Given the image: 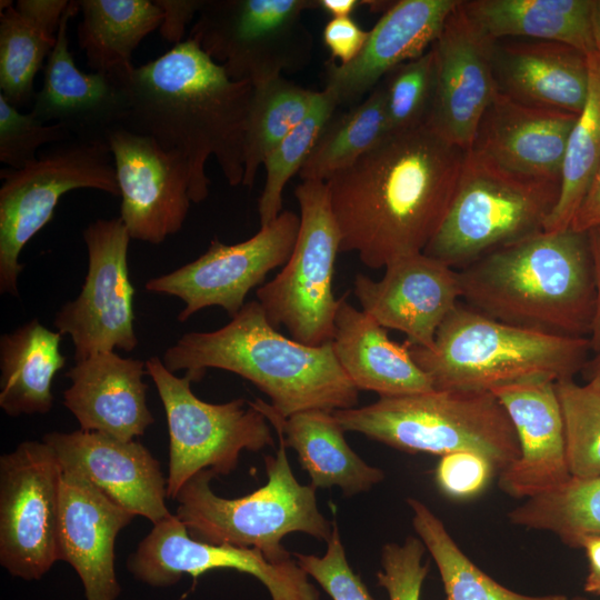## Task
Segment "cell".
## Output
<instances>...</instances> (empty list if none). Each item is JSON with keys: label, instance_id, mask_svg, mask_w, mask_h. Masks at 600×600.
<instances>
[{"label": "cell", "instance_id": "1", "mask_svg": "<svg viewBox=\"0 0 600 600\" xmlns=\"http://www.w3.org/2000/svg\"><path fill=\"white\" fill-rule=\"evenodd\" d=\"M464 150L427 123L391 133L326 181L340 252L368 268L423 252L456 191Z\"/></svg>", "mask_w": 600, "mask_h": 600}, {"label": "cell", "instance_id": "2", "mask_svg": "<svg viewBox=\"0 0 600 600\" xmlns=\"http://www.w3.org/2000/svg\"><path fill=\"white\" fill-rule=\"evenodd\" d=\"M123 84L128 109L121 126L187 159L193 203L209 194L204 167L210 157L230 186L242 184L252 82L230 79L188 38L159 58L134 67Z\"/></svg>", "mask_w": 600, "mask_h": 600}, {"label": "cell", "instance_id": "3", "mask_svg": "<svg viewBox=\"0 0 600 600\" xmlns=\"http://www.w3.org/2000/svg\"><path fill=\"white\" fill-rule=\"evenodd\" d=\"M461 299L496 320L588 337L596 281L587 232L540 231L458 270Z\"/></svg>", "mask_w": 600, "mask_h": 600}, {"label": "cell", "instance_id": "4", "mask_svg": "<svg viewBox=\"0 0 600 600\" xmlns=\"http://www.w3.org/2000/svg\"><path fill=\"white\" fill-rule=\"evenodd\" d=\"M192 382L209 368L233 372L266 393L282 417L354 408L359 390L339 364L332 343L307 346L272 327L259 301L246 302L223 327L187 332L161 358Z\"/></svg>", "mask_w": 600, "mask_h": 600}, {"label": "cell", "instance_id": "5", "mask_svg": "<svg viewBox=\"0 0 600 600\" xmlns=\"http://www.w3.org/2000/svg\"><path fill=\"white\" fill-rule=\"evenodd\" d=\"M409 349L434 389L467 391L574 378L592 352L588 337L513 326L460 301L441 323L432 349Z\"/></svg>", "mask_w": 600, "mask_h": 600}, {"label": "cell", "instance_id": "6", "mask_svg": "<svg viewBox=\"0 0 600 600\" xmlns=\"http://www.w3.org/2000/svg\"><path fill=\"white\" fill-rule=\"evenodd\" d=\"M354 431L408 453L444 456L472 451L500 473L520 454L514 428L491 391L438 390L380 397L376 402L333 412Z\"/></svg>", "mask_w": 600, "mask_h": 600}, {"label": "cell", "instance_id": "7", "mask_svg": "<svg viewBox=\"0 0 600 600\" xmlns=\"http://www.w3.org/2000/svg\"><path fill=\"white\" fill-rule=\"evenodd\" d=\"M271 426L279 439V448L276 457H264L268 476L264 486L250 494L227 499L211 489L210 482L216 474L202 470L179 491L176 516L196 540L254 548L271 562L280 563L293 558L282 546L284 536L303 532L328 541L333 522L319 510L316 489L296 479L281 429L276 423Z\"/></svg>", "mask_w": 600, "mask_h": 600}, {"label": "cell", "instance_id": "8", "mask_svg": "<svg viewBox=\"0 0 600 600\" xmlns=\"http://www.w3.org/2000/svg\"><path fill=\"white\" fill-rule=\"evenodd\" d=\"M560 182L520 176L468 150L448 211L423 253L460 270L543 231Z\"/></svg>", "mask_w": 600, "mask_h": 600}, {"label": "cell", "instance_id": "9", "mask_svg": "<svg viewBox=\"0 0 600 600\" xmlns=\"http://www.w3.org/2000/svg\"><path fill=\"white\" fill-rule=\"evenodd\" d=\"M0 292L18 297L24 246L53 217L60 198L76 189L120 197L107 139L73 138L56 143L22 169L0 171Z\"/></svg>", "mask_w": 600, "mask_h": 600}, {"label": "cell", "instance_id": "10", "mask_svg": "<svg viewBox=\"0 0 600 600\" xmlns=\"http://www.w3.org/2000/svg\"><path fill=\"white\" fill-rule=\"evenodd\" d=\"M294 196L300 227L293 250L283 269L256 296L273 328L283 326L291 339L321 346L332 340L340 303L332 281L341 234L324 181L302 180Z\"/></svg>", "mask_w": 600, "mask_h": 600}, {"label": "cell", "instance_id": "11", "mask_svg": "<svg viewBox=\"0 0 600 600\" xmlns=\"http://www.w3.org/2000/svg\"><path fill=\"white\" fill-rule=\"evenodd\" d=\"M167 417L169 472L167 494L177 498L196 473L210 470L216 476L236 470L243 450L258 452L274 443L268 419L243 398L209 403L191 390L192 380L169 371L161 358L146 361Z\"/></svg>", "mask_w": 600, "mask_h": 600}, {"label": "cell", "instance_id": "12", "mask_svg": "<svg viewBox=\"0 0 600 600\" xmlns=\"http://www.w3.org/2000/svg\"><path fill=\"white\" fill-rule=\"evenodd\" d=\"M319 0H206L189 38L230 79L253 83L297 72L312 57L303 12Z\"/></svg>", "mask_w": 600, "mask_h": 600}, {"label": "cell", "instance_id": "13", "mask_svg": "<svg viewBox=\"0 0 600 600\" xmlns=\"http://www.w3.org/2000/svg\"><path fill=\"white\" fill-rule=\"evenodd\" d=\"M61 476L44 441H23L0 458V563L12 577L39 580L58 561Z\"/></svg>", "mask_w": 600, "mask_h": 600}, {"label": "cell", "instance_id": "14", "mask_svg": "<svg viewBox=\"0 0 600 600\" xmlns=\"http://www.w3.org/2000/svg\"><path fill=\"white\" fill-rule=\"evenodd\" d=\"M130 236L120 218L98 219L83 230L88 272L78 297L56 313L53 326L68 334L74 361L138 344L133 293L128 270Z\"/></svg>", "mask_w": 600, "mask_h": 600}, {"label": "cell", "instance_id": "15", "mask_svg": "<svg viewBox=\"0 0 600 600\" xmlns=\"http://www.w3.org/2000/svg\"><path fill=\"white\" fill-rule=\"evenodd\" d=\"M299 227L300 216L284 210L246 241L226 244L212 239L199 258L149 279L144 288L148 292L173 296L183 301L184 308L178 314L181 322L214 306L232 318L246 304L249 291L262 283L271 270L287 263Z\"/></svg>", "mask_w": 600, "mask_h": 600}, {"label": "cell", "instance_id": "16", "mask_svg": "<svg viewBox=\"0 0 600 600\" xmlns=\"http://www.w3.org/2000/svg\"><path fill=\"white\" fill-rule=\"evenodd\" d=\"M127 569L134 579L156 588L173 586L182 574L232 569L257 578L272 600H320L296 558L276 563L254 548L196 540L176 514L153 524L128 557Z\"/></svg>", "mask_w": 600, "mask_h": 600}, {"label": "cell", "instance_id": "17", "mask_svg": "<svg viewBox=\"0 0 600 600\" xmlns=\"http://www.w3.org/2000/svg\"><path fill=\"white\" fill-rule=\"evenodd\" d=\"M131 239L159 244L183 226L191 201L187 159L153 138L117 126L107 132Z\"/></svg>", "mask_w": 600, "mask_h": 600}, {"label": "cell", "instance_id": "18", "mask_svg": "<svg viewBox=\"0 0 600 600\" xmlns=\"http://www.w3.org/2000/svg\"><path fill=\"white\" fill-rule=\"evenodd\" d=\"M494 41L472 21L460 1L432 44L436 88L427 124L464 151L499 93L492 60Z\"/></svg>", "mask_w": 600, "mask_h": 600}, {"label": "cell", "instance_id": "19", "mask_svg": "<svg viewBox=\"0 0 600 600\" xmlns=\"http://www.w3.org/2000/svg\"><path fill=\"white\" fill-rule=\"evenodd\" d=\"M380 280L358 273L353 293L361 310L406 342L432 349L437 332L461 299L458 270L423 252L399 258Z\"/></svg>", "mask_w": 600, "mask_h": 600}, {"label": "cell", "instance_id": "20", "mask_svg": "<svg viewBox=\"0 0 600 600\" xmlns=\"http://www.w3.org/2000/svg\"><path fill=\"white\" fill-rule=\"evenodd\" d=\"M62 470L73 471L117 504L153 524L172 513L166 506L167 479L160 463L139 441L87 430L43 436Z\"/></svg>", "mask_w": 600, "mask_h": 600}, {"label": "cell", "instance_id": "21", "mask_svg": "<svg viewBox=\"0 0 600 600\" xmlns=\"http://www.w3.org/2000/svg\"><path fill=\"white\" fill-rule=\"evenodd\" d=\"M491 392L507 411L520 449L519 458L499 473V488L526 500L567 482L571 476L554 381L528 380Z\"/></svg>", "mask_w": 600, "mask_h": 600}, {"label": "cell", "instance_id": "22", "mask_svg": "<svg viewBox=\"0 0 600 600\" xmlns=\"http://www.w3.org/2000/svg\"><path fill=\"white\" fill-rule=\"evenodd\" d=\"M136 516L83 476L62 470L57 529L58 561L78 573L86 600H117L114 543Z\"/></svg>", "mask_w": 600, "mask_h": 600}, {"label": "cell", "instance_id": "23", "mask_svg": "<svg viewBox=\"0 0 600 600\" xmlns=\"http://www.w3.org/2000/svg\"><path fill=\"white\" fill-rule=\"evenodd\" d=\"M459 0H400L389 6L358 57L327 67V92L336 104L359 101L398 66L427 52Z\"/></svg>", "mask_w": 600, "mask_h": 600}, {"label": "cell", "instance_id": "24", "mask_svg": "<svg viewBox=\"0 0 600 600\" xmlns=\"http://www.w3.org/2000/svg\"><path fill=\"white\" fill-rule=\"evenodd\" d=\"M79 11V1H69L30 112L43 123L62 124L73 138L107 139V132L126 119L127 93L123 81L77 68L69 50L68 23Z\"/></svg>", "mask_w": 600, "mask_h": 600}, {"label": "cell", "instance_id": "25", "mask_svg": "<svg viewBox=\"0 0 600 600\" xmlns=\"http://www.w3.org/2000/svg\"><path fill=\"white\" fill-rule=\"evenodd\" d=\"M577 117L523 104L499 92L481 118L469 150L510 172L560 182Z\"/></svg>", "mask_w": 600, "mask_h": 600}, {"label": "cell", "instance_id": "26", "mask_svg": "<svg viewBox=\"0 0 600 600\" xmlns=\"http://www.w3.org/2000/svg\"><path fill=\"white\" fill-rule=\"evenodd\" d=\"M146 361L114 351L91 354L71 367L66 377L63 404L80 429L130 441L154 422L147 404Z\"/></svg>", "mask_w": 600, "mask_h": 600}, {"label": "cell", "instance_id": "27", "mask_svg": "<svg viewBox=\"0 0 600 600\" xmlns=\"http://www.w3.org/2000/svg\"><path fill=\"white\" fill-rule=\"evenodd\" d=\"M493 71L500 93L531 107L579 114L589 89L587 56L552 41L496 40Z\"/></svg>", "mask_w": 600, "mask_h": 600}, {"label": "cell", "instance_id": "28", "mask_svg": "<svg viewBox=\"0 0 600 600\" xmlns=\"http://www.w3.org/2000/svg\"><path fill=\"white\" fill-rule=\"evenodd\" d=\"M336 358L358 390L397 397L433 390L409 344L392 341L372 317L340 298L331 340Z\"/></svg>", "mask_w": 600, "mask_h": 600}, {"label": "cell", "instance_id": "29", "mask_svg": "<svg viewBox=\"0 0 600 600\" xmlns=\"http://www.w3.org/2000/svg\"><path fill=\"white\" fill-rule=\"evenodd\" d=\"M270 423L280 427L287 448H292L311 479V486L339 487L346 497L370 490L381 482V469L364 462L348 444L333 411L307 410L282 418L261 399L251 401Z\"/></svg>", "mask_w": 600, "mask_h": 600}, {"label": "cell", "instance_id": "30", "mask_svg": "<svg viewBox=\"0 0 600 600\" xmlns=\"http://www.w3.org/2000/svg\"><path fill=\"white\" fill-rule=\"evenodd\" d=\"M462 7L493 40L523 38L567 44L588 56L596 51L592 0H470Z\"/></svg>", "mask_w": 600, "mask_h": 600}, {"label": "cell", "instance_id": "31", "mask_svg": "<svg viewBox=\"0 0 600 600\" xmlns=\"http://www.w3.org/2000/svg\"><path fill=\"white\" fill-rule=\"evenodd\" d=\"M61 334L32 319L0 337V408L9 417L44 414L54 376L64 367Z\"/></svg>", "mask_w": 600, "mask_h": 600}, {"label": "cell", "instance_id": "32", "mask_svg": "<svg viewBox=\"0 0 600 600\" xmlns=\"http://www.w3.org/2000/svg\"><path fill=\"white\" fill-rule=\"evenodd\" d=\"M78 42L93 72L123 81L134 69L132 53L160 28L161 8L149 0H80Z\"/></svg>", "mask_w": 600, "mask_h": 600}, {"label": "cell", "instance_id": "33", "mask_svg": "<svg viewBox=\"0 0 600 600\" xmlns=\"http://www.w3.org/2000/svg\"><path fill=\"white\" fill-rule=\"evenodd\" d=\"M389 134L384 89L380 83L347 112L332 116L299 176L302 180L326 182L353 164Z\"/></svg>", "mask_w": 600, "mask_h": 600}, {"label": "cell", "instance_id": "34", "mask_svg": "<svg viewBox=\"0 0 600 600\" xmlns=\"http://www.w3.org/2000/svg\"><path fill=\"white\" fill-rule=\"evenodd\" d=\"M318 94L282 76L253 83L244 131L242 186H253L269 152L309 114Z\"/></svg>", "mask_w": 600, "mask_h": 600}, {"label": "cell", "instance_id": "35", "mask_svg": "<svg viewBox=\"0 0 600 600\" xmlns=\"http://www.w3.org/2000/svg\"><path fill=\"white\" fill-rule=\"evenodd\" d=\"M589 89L583 109L570 132L563 158L558 201L544 224V231L570 228L600 164V59L587 56Z\"/></svg>", "mask_w": 600, "mask_h": 600}, {"label": "cell", "instance_id": "36", "mask_svg": "<svg viewBox=\"0 0 600 600\" xmlns=\"http://www.w3.org/2000/svg\"><path fill=\"white\" fill-rule=\"evenodd\" d=\"M407 502L412 527L437 564L447 600H569L564 594L527 596L503 587L463 553L424 503L414 498Z\"/></svg>", "mask_w": 600, "mask_h": 600}, {"label": "cell", "instance_id": "37", "mask_svg": "<svg viewBox=\"0 0 600 600\" xmlns=\"http://www.w3.org/2000/svg\"><path fill=\"white\" fill-rule=\"evenodd\" d=\"M508 519L514 526L548 531L578 548L583 537L600 534V477H571L551 491L526 499Z\"/></svg>", "mask_w": 600, "mask_h": 600}, {"label": "cell", "instance_id": "38", "mask_svg": "<svg viewBox=\"0 0 600 600\" xmlns=\"http://www.w3.org/2000/svg\"><path fill=\"white\" fill-rule=\"evenodd\" d=\"M56 42L57 33L16 6L0 11V94L10 104L20 108L34 99V78Z\"/></svg>", "mask_w": 600, "mask_h": 600}, {"label": "cell", "instance_id": "39", "mask_svg": "<svg viewBox=\"0 0 600 600\" xmlns=\"http://www.w3.org/2000/svg\"><path fill=\"white\" fill-rule=\"evenodd\" d=\"M337 107L327 92L319 91L309 114L267 156L263 162L266 182L258 199L260 228L270 224L282 212V193L287 182L300 172Z\"/></svg>", "mask_w": 600, "mask_h": 600}, {"label": "cell", "instance_id": "40", "mask_svg": "<svg viewBox=\"0 0 600 600\" xmlns=\"http://www.w3.org/2000/svg\"><path fill=\"white\" fill-rule=\"evenodd\" d=\"M566 438L570 476L600 477V389L573 378L554 382Z\"/></svg>", "mask_w": 600, "mask_h": 600}, {"label": "cell", "instance_id": "41", "mask_svg": "<svg viewBox=\"0 0 600 600\" xmlns=\"http://www.w3.org/2000/svg\"><path fill=\"white\" fill-rule=\"evenodd\" d=\"M382 86L390 134L426 124L436 88L433 48L398 66L386 76Z\"/></svg>", "mask_w": 600, "mask_h": 600}, {"label": "cell", "instance_id": "42", "mask_svg": "<svg viewBox=\"0 0 600 600\" xmlns=\"http://www.w3.org/2000/svg\"><path fill=\"white\" fill-rule=\"evenodd\" d=\"M73 139L60 123H43L32 112L21 113L0 94V161L11 169H22L37 159L47 143Z\"/></svg>", "mask_w": 600, "mask_h": 600}, {"label": "cell", "instance_id": "43", "mask_svg": "<svg viewBox=\"0 0 600 600\" xmlns=\"http://www.w3.org/2000/svg\"><path fill=\"white\" fill-rule=\"evenodd\" d=\"M298 564L332 600H373L366 584L348 563L337 522L322 557L293 553Z\"/></svg>", "mask_w": 600, "mask_h": 600}, {"label": "cell", "instance_id": "44", "mask_svg": "<svg viewBox=\"0 0 600 600\" xmlns=\"http://www.w3.org/2000/svg\"><path fill=\"white\" fill-rule=\"evenodd\" d=\"M426 547L419 538L409 536L402 543H386L381 551L382 570L377 572L378 584L386 589L389 600H420L429 562L422 563Z\"/></svg>", "mask_w": 600, "mask_h": 600}, {"label": "cell", "instance_id": "45", "mask_svg": "<svg viewBox=\"0 0 600 600\" xmlns=\"http://www.w3.org/2000/svg\"><path fill=\"white\" fill-rule=\"evenodd\" d=\"M494 472L486 457L472 451H456L440 458L434 477L446 496L470 499L487 487Z\"/></svg>", "mask_w": 600, "mask_h": 600}, {"label": "cell", "instance_id": "46", "mask_svg": "<svg viewBox=\"0 0 600 600\" xmlns=\"http://www.w3.org/2000/svg\"><path fill=\"white\" fill-rule=\"evenodd\" d=\"M323 42L332 59L340 64L354 60L364 47L369 31L363 30L351 18H331L323 29Z\"/></svg>", "mask_w": 600, "mask_h": 600}, {"label": "cell", "instance_id": "47", "mask_svg": "<svg viewBox=\"0 0 600 600\" xmlns=\"http://www.w3.org/2000/svg\"><path fill=\"white\" fill-rule=\"evenodd\" d=\"M206 0H154L161 8L163 19L159 32L163 40L179 44L187 26L202 9Z\"/></svg>", "mask_w": 600, "mask_h": 600}, {"label": "cell", "instance_id": "48", "mask_svg": "<svg viewBox=\"0 0 600 600\" xmlns=\"http://www.w3.org/2000/svg\"><path fill=\"white\" fill-rule=\"evenodd\" d=\"M68 4L67 0H19L16 8L46 29L57 33Z\"/></svg>", "mask_w": 600, "mask_h": 600}, {"label": "cell", "instance_id": "49", "mask_svg": "<svg viewBox=\"0 0 600 600\" xmlns=\"http://www.w3.org/2000/svg\"><path fill=\"white\" fill-rule=\"evenodd\" d=\"M598 226H600V164L570 228L579 232H587Z\"/></svg>", "mask_w": 600, "mask_h": 600}, {"label": "cell", "instance_id": "50", "mask_svg": "<svg viewBox=\"0 0 600 600\" xmlns=\"http://www.w3.org/2000/svg\"><path fill=\"white\" fill-rule=\"evenodd\" d=\"M596 281V309L589 334L592 353L600 352V226L587 231Z\"/></svg>", "mask_w": 600, "mask_h": 600}, {"label": "cell", "instance_id": "51", "mask_svg": "<svg viewBox=\"0 0 600 600\" xmlns=\"http://www.w3.org/2000/svg\"><path fill=\"white\" fill-rule=\"evenodd\" d=\"M578 548L584 550L589 561V574L586 578L588 581L600 580V534H589L583 537Z\"/></svg>", "mask_w": 600, "mask_h": 600}, {"label": "cell", "instance_id": "52", "mask_svg": "<svg viewBox=\"0 0 600 600\" xmlns=\"http://www.w3.org/2000/svg\"><path fill=\"white\" fill-rule=\"evenodd\" d=\"M364 1L359 0H319L320 8L332 18H346Z\"/></svg>", "mask_w": 600, "mask_h": 600}, {"label": "cell", "instance_id": "53", "mask_svg": "<svg viewBox=\"0 0 600 600\" xmlns=\"http://www.w3.org/2000/svg\"><path fill=\"white\" fill-rule=\"evenodd\" d=\"M582 373L588 384L600 389V352L589 359Z\"/></svg>", "mask_w": 600, "mask_h": 600}, {"label": "cell", "instance_id": "54", "mask_svg": "<svg viewBox=\"0 0 600 600\" xmlns=\"http://www.w3.org/2000/svg\"><path fill=\"white\" fill-rule=\"evenodd\" d=\"M591 29L596 53L600 59V0H592Z\"/></svg>", "mask_w": 600, "mask_h": 600}, {"label": "cell", "instance_id": "55", "mask_svg": "<svg viewBox=\"0 0 600 600\" xmlns=\"http://www.w3.org/2000/svg\"><path fill=\"white\" fill-rule=\"evenodd\" d=\"M584 591L600 596V580L599 581H584Z\"/></svg>", "mask_w": 600, "mask_h": 600}, {"label": "cell", "instance_id": "56", "mask_svg": "<svg viewBox=\"0 0 600 600\" xmlns=\"http://www.w3.org/2000/svg\"><path fill=\"white\" fill-rule=\"evenodd\" d=\"M569 600H589V599H587L584 597H581V596H576V597H573V598H571Z\"/></svg>", "mask_w": 600, "mask_h": 600}]
</instances>
